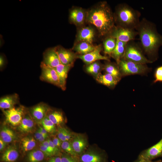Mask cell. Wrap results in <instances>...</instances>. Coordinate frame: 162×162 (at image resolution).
Segmentation results:
<instances>
[{
  "label": "cell",
  "instance_id": "cell-1",
  "mask_svg": "<svg viewBox=\"0 0 162 162\" xmlns=\"http://www.w3.org/2000/svg\"><path fill=\"white\" fill-rule=\"evenodd\" d=\"M136 30L140 46L153 62L157 59L159 48L162 46V35L158 32L154 24L145 18L140 20Z\"/></svg>",
  "mask_w": 162,
  "mask_h": 162
},
{
  "label": "cell",
  "instance_id": "cell-2",
  "mask_svg": "<svg viewBox=\"0 0 162 162\" xmlns=\"http://www.w3.org/2000/svg\"><path fill=\"white\" fill-rule=\"evenodd\" d=\"M86 20L96 28L100 36L105 37L116 26L114 13L105 1L100 2L88 11Z\"/></svg>",
  "mask_w": 162,
  "mask_h": 162
},
{
  "label": "cell",
  "instance_id": "cell-3",
  "mask_svg": "<svg viewBox=\"0 0 162 162\" xmlns=\"http://www.w3.org/2000/svg\"><path fill=\"white\" fill-rule=\"evenodd\" d=\"M114 16L116 26L136 30L140 21L141 13L127 4L122 3L116 7Z\"/></svg>",
  "mask_w": 162,
  "mask_h": 162
},
{
  "label": "cell",
  "instance_id": "cell-4",
  "mask_svg": "<svg viewBox=\"0 0 162 162\" xmlns=\"http://www.w3.org/2000/svg\"><path fill=\"white\" fill-rule=\"evenodd\" d=\"M122 58L142 64L152 63L145 56L139 44H137L133 40L127 43L124 53Z\"/></svg>",
  "mask_w": 162,
  "mask_h": 162
},
{
  "label": "cell",
  "instance_id": "cell-5",
  "mask_svg": "<svg viewBox=\"0 0 162 162\" xmlns=\"http://www.w3.org/2000/svg\"><path fill=\"white\" fill-rule=\"evenodd\" d=\"M122 76L132 75H144L151 70L146 64L136 63L122 59L118 64Z\"/></svg>",
  "mask_w": 162,
  "mask_h": 162
},
{
  "label": "cell",
  "instance_id": "cell-6",
  "mask_svg": "<svg viewBox=\"0 0 162 162\" xmlns=\"http://www.w3.org/2000/svg\"><path fill=\"white\" fill-rule=\"evenodd\" d=\"M79 162H107V158L103 151L95 146L88 147L78 157Z\"/></svg>",
  "mask_w": 162,
  "mask_h": 162
},
{
  "label": "cell",
  "instance_id": "cell-7",
  "mask_svg": "<svg viewBox=\"0 0 162 162\" xmlns=\"http://www.w3.org/2000/svg\"><path fill=\"white\" fill-rule=\"evenodd\" d=\"M2 110L6 122L13 126L20 125L26 112L25 107L22 106Z\"/></svg>",
  "mask_w": 162,
  "mask_h": 162
},
{
  "label": "cell",
  "instance_id": "cell-8",
  "mask_svg": "<svg viewBox=\"0 0 162 162\" xmlns=\"http://www.w3.org/2000/svg\"><path fill=\"white\" fill-rule=\"evenodd\" d=\"M137 35V32L135 29L116 26L109 36L118 40L128 43L134 40Z\"/></svg>",
  "mask_w": 162,
  "mask_h": 162
},
{
  "label": "cell",
  "instance_id": "cell-9",
  "mask_svg": "<svg viewBox=\"0 0 162 162\" xmlns=\"http://www.w3.org/2000/svg\"><path fill=\"white\" fill-rule=\"evenodd\" d=\"M40 67L41 73L40 80L60 88L58 76L54 68L46 65L43 62L41 63Z\"/></svg>",
  "mask_w": 162,
  "mask_h": 162
},
{
  "label": "cell",
  "instance_id": "cell-10",
  "mask_svg": "<svg viewBox=\"0 0 162 162\" xmlns=\"http://www.w3.org/2000/svg\"><path fill=\"white\" fill-rule=\"evenodd\" d=\"M74 150L78 157L88 147V141L86 135L81 133H75L70 141Z\"/></svg>",
  "mask_w": 162,
  "mask_h": 162
},
{
  "label": "cell",
  "instance_id": "cell-11",
  "mask_svg": "<svg viewBox=\"0 0 162 162\" xmlns=\"http://www.w3.org/2000/svg\"><path fill=\"white\" fill-rule=\"evenodd\" d=\"M159 157H162V137L156 144L141 152L138 158L152 161Z\"/></svg>",
  "mask_w": 162,
  "mask_h": 162
},
{
  "label": "cell",
  "instance_id": "cell-12",
  "mask_svg": "<svg viewBox=\"0 0 162 162\" xmlns=\"http://www.w3.org/2000/svg\"><path fill=\"white\" fill-rule=\"evenodd\" d=\"M102 50L101 45L96 46L95 49L92 51L84 55L77 56V58L82 60L87 65L100 60L110 61L109 57L103 56L100 54Z\"/></svg>",
  "mask_w": 162,
  "mask_h": 162
},
{
  "label": "cell",
  "instance_id": "cell-13",
  "mask_svg": "<svg viewBox=\"0 0 162 162\" xmlns=\"http://www.w3.org/2000/svg\"><path fill=\"white\" fill-rule=\"evenodd\" d=\"M61 64L65 65H73L77 56L71 50L61 46L55 47Z\"/></svg>",
  "mask_w": 162,
  "mask_h": 162
},
{
  "label": "cell",
  "instance_id": "cell-14",
  "mask_svg": "<svg viewBox=\"0 0 162 162\" xmlns=\"http://www.w3.org/2000/svg\"><path fill=\"white\" fill-rule=\"evenodd\" d=\"M50 109L47 105L42 102L32 107L29 112L34 120L40 122L46 116Z\"/></svg>",
  "mask_w": 162,
  "mask_h": 162
},
{
  "label": "cell",
  "instance_id": "cell-15",
  "mask_svg": "<svg viewBox=\"0 0 162 162\" xmlns=\"http://www.w3.org/2000/svg\"><path fill=\"white\" fill-rule=\"evenodd\" d=\"M46 65L54 68L61 64L55 47L47 49L43 53L42 61Z\"/></svg>",
  "mask_w": 162,
  "mask_h": 162
},
{
  "label": "cell",
  "instance_id": "cell-16",
  "mask_svg": "<svg viewBox=\"0 0 162 162\" xmlns=\"http://www.w3.org/2000/svg\"><path fill=\"white\" fill-rule=\"evenodd\" d=\"M86 13L81 8H75L70 13L69 19L71 22L77 26L83 25L86 19Z\"/></svg>",
  "mask_w": 162,
  "mask_h": 162
},
{
  "label": "cell",
  "instance_id": "cell-17",
  "mask_svg": "<svg viewBox=\"0 0 162 162\" xmlns=\"http://www.w3.org/2000/svg\"><path fill=\"white\" fill-rule=\"evenodd\" d=\"M73 65H65L60 64L54 68L58 76L60 88L63 90L66 89V79L68 73Z\"/></svg>",
  "mask_w": 162,
  "mask_h": 162
},
{
  "label": "cell",
  "instance_id": "cell-18",
  "mask_svg": "<svg viewBox=\"0 0 162 162\" xmlns=\"http://www.w3.org/2000/svg\"><path fill=\"white\" fill-rule=\"evenodd\" d=\"M34 126V120L29 112L26 111L20 124L18 126V130L22 133H28L32 130Z\"/></svg>",
  "mask_w": 162,
  "mask_h": 162
},
{
  "label": "cell",
  "instance_id": "cell-19",
  "mask_svg": "<svg viewBox=\"0 0 162 162\" xmlns=\"http://www.w3.org/2000/svg\"><path fill=\"white\" fill-rule=\"evenodd\" d=\"M94 32L90 27H85L81 28L78 32L76 40L78 42L86 41L92 44L94 38Z\"/></svg>",
  "mask_w": 162,
  "mask_h": 162
},
{
  "label": "cell",
  "instance_id": "cell-20",
  "mask_svg": "<svg viewBox=\"0 0 162 162\" xmlns=\"http://www.w3.org/2000/svg\"><path fill=\"white\" fill-rule=\"evenodd\" d=\"M19 156L18 150L16 147L10 146L5 150L1 158L2 162H15Z\"/></svg>",
  "mask_w": 162,
  "mask_h": 162
},
{
  "label": "cell",
  "instance_id": "cell-21",
  "mask_svg": "<svg viewBox=\"0 0 162 162\" xmlns=\"http://www.w3.org/2000/svg\"><path fill=\"white\" fill-rule=\"evenodd\" d=\"M19 95L16 94L2 97L0 99V108L2 110L12 108L19 102Z\"/></svg>",
  "mask_w": 162,
  "mask_h": 162
},
{
  "label": "cell",
  "instance_id": "cell-22",
  "mask_svg": "<svg viewBox=\"0 0 162 162\" xmlns=\"http://www.w3.org/2000/svg\"><path fill=\"white\" fill-rule=\"evenodd\" d=\"M127 43L116 40V46L110 56L116 60L117 65L123 56Z\"/></svg>",
  "mask_w": 162,
  "mask_h": 162
},
{
  "label": "cell",
  "instance_id": "cell-23",
  "mask_svg": "<svg viewBox=\"0 0 162 162\" xmlns=\"http://www.w3.org/2000/svg\"><path fill=\"white\" fill-rule=\"evenodd\" d=\"M0 135V138L6 143L13 142L18 139L16 133L6 126H3L2 127Z\"/></svg>",
  "mask_w": 162,
  "mask_h": 162
},
{
  "label": "cell",
  "instance_id": "cell-24",
  "mask_svg": "<svg viewBox=\"0 0 162 162\" xmlns=\"http://www.w3.org/2000/svg\"><path fill=\"white\" fill-rule=\"evenodd\" d=\"M95 79L99 83L110 88L114 87L118 82L113 76L106 73L104 74L101 73Z\"/></svg>",
  "mask_w": 162,
  "mask_h": 162
},
{
  "label": "cell",
  "instance_id": "cell-25",
  "mask_svg": "<svg viewBox=\"0 0 162 162\" xmlns=\"http://www.w3.org/2000/svg\"><path fill=\"white\" fill-rule=\"evenodd\" d=\"M96 47L86 42L80 41L75 45L74 50L80 55H84L92 51Z\"/></svg>",
  "mask_w": 162,
  "mask_h": 162
},
{
  "label": "cell",
  "instance_id": "cell-26",
  "mask_svg": "<svg viewBox=\"0 0 162 162\" xmlns=\"http://www.w3.org/2000/svg\"><path fill=\"white\" fill-rule=\"evenodd\" d=\"M104 70L106 73L113 76L118 82L121 79L122 76L117 64L108 62L104 65Z\"/></svg>",
  "mask_w": 162,
  "mask_h": 162
},
{
  "label": "cell",
  "instance_id": "cell-27",
  "mask_svg": "<svg viewBox=\"0 0 162 162\" xmlns=\"http://www.w3.org/2000/svg\"><path fill=\"white\" fill-rule=\"evenodd\" d=\"M46 116L55 125L63 123L64 118L62 112L59 110L50 109Z\"/></svg>",
  "mask_w": 162,
  "mask_h": 162
},
{
  "label": "cell",
  "instance_id": "cell-28",
  "mask_svg": "<svg viewBox=\"0 0 162 162\" xmlns=\"http://www.w3.org/2000/svg\"><path fill=\"white\" fill-rule=\"evenodd\" d=\"M104 65L99 62L96 61L87 65L86 68V71L93 76L95 79L101 74V72L104 69Z\"/></svg>",
  "mask_w": 162,
  "mask_h": 162
},
{
  "label": "cell",
  "instance_id": "cell-29",
  "mask_svg": "<svg viewBox=\"0 0 162 162\" xmlns=\"http://www.w3.org/2000/svg\"><path fill=\"white\" fill-rule=\"evenodd\" d=\"M36 142L34 138L31 136H26L21 140V147L24 152L32 151L36 146Z\"/></svg>",
  "mask_w": 162,
  "mask_h": 162
},
{
  "label": "cell",
  "instance_id": "cell-30",
  "mask_svg": "<svg viewBox=\"0 0 162 162\" xmlns=\"http://www.w3.org/2000/svg\"><path fill=\"white\" fill-rule=\"evenodd\" d=\"M116 39L108 36L105 38L103 42L104 52L106 55L110 56L116 45Z\"/></svg>",
  "mask_w": 162,
  "mask_h": 162
},
{
  "label": "cell",
  "instance_id": "cell-31",
  "mask_svg": "<svg viewBox=\"0 0 162 162\" xmlns=\"http://www.w3.org/2000/svg\"><path fill=\"white\" fill-rule=\"evenodd\" d=\"M45 155L40 149H36L29 151L26 157L28 162H41L44 159Z\"/></svg>",
  "mask_w": 162,
  "mask_h": 162
},
{
  "label": "cell",
  "instance_id": "cell-32",
  "mask_svg": "<svg viewBox=\"0 0 162 162\" xmlns=\"http://www.w3.org/2000/svg\"><path fill=\"white\" fill-rule=\"evenodd\" d=\"M42 127L48 133H53L56 131L55 125L51 121L48 117L46 116L40 122Z\"/></svg>",
  "mask_w": 162,
  "mask_h": 162
},
{
  "label": "cell",
  "instance_id": "cell-33",
  "mask_svg": "<svg viewBox=\"0 0 162 162\" xmlns=\"http://www.w3.org/2000/svg\"><path fill=\"white\" fill-rule=\"evenodd\" d=\"M61 147L66 153L76 157H78L75 153L70 141L62 142Z\"/></svg>",
  "mask_w": 162,
  "mask_h": 162
},
{
  "label": "cell",
  "instance_id": "cell-34",
  "mask_svg": "<svg viewBox=\"0 0 162 162\" xmlns=\"http://www.w3.org/2000/svg\"><path fill=\"white\" fill-rule=\"evenodd\" d=\"M154 80L153 83L162 82V65L158 67L155 70L154 74Z\"/></svg>",
  "mask_w": 162,
  "mask_h": 162
},
{
  "label": "cell",
  "instance_id": "cell-35",
  "mask_svg": "<svg viewBox=\"0 0 162 162\" xmlns=\"http://www.w3.org/2000/svg\"><path fill=\"white\" fill-rule=\"evenodd\" d=\"M62 162H79L78 157L73 156L66 153L61 156Z\"/></svg>",
  "mask_w": 162,
  "mask_h": 162
},
{
  "label": "cell",
  "instance_id": "cell-36",
  "mask_svg": "<svg viewBox=\"0 0 162 162\" xmlns=\"http://www.w3.org/2000/svg\"><path fill=\"white\" fill-rule=\"evenodd\" d=\"M68 129L64 127H59L57 131L58 137L62 142L66 141V136Z\"/></svg>",
  "mask_w": 162,
  "mask_h": 162
},
{
  "label": "cell",
  "instance_id": "cell-37",
  "mask_svg": "<svg viewBox=\"0 0 162 162\" xmlns=\"http://www.w3.org/2000/svg\"><path fill=\"white\" fill-rule=\"evenodd\" d=\"M39 148L46 157L49 158L52 157L46 148L41 144L39 146Z\"/></svg>",
  "mask_w": 162,
  "mask_h": 162
},
{
  "label": "cell",
  "instance_id": "cell-38",
  "mask_svg": "<svg viewBox=\"0 0 162 162\" xmlns=\"http://www.w3.org/2000/svg\"><path fill=\"white\" fill-rule=\"evenodd\" d=\"M47 162H62L61 156L59 155L52 156L50 157Z\"/></svg>",
  "mask_w": 162,
  "mask_h": 162
},
{
  "label": "cell",
  "instance_id": "cell-39",
  "mask_svg": "<svg viewBox=\"0 0 162 162\" xmlns=\"http://www.w3.org/2000/svg\"><path fill=\"white\" fill-rule=\"evenodd\" d=\"M52 141L53 144L57 148L61 147L62 141L58 137H54Z\"/></svg>",
  "mask_w": 162,
  "mask_h": 162
},
{
  "label": "cell",
  "instance_id": "cell-40",
  "mask_svg": "<svg viewBox=\"0 0 162 162\" xmlns=\"http://www.w3.org/2000/svg\"><path fill=\"white\" fill-rule=\"evenodd\" d=\"M5 62L4 57L2 54H1L0 56V68L1 69H2L4 67Z\"/></svg>",
  "mask_w": 162,
  "mask_h": 162
},
{
  "label": "cell",
  "instance_id": "cell-41",
  "mask_svg": "<svg viewBox=\"0 0 162 162\" xmlns=\"http://www.w3.org/2000/svg\"><path fill=\"white\" fill-rule=\"evenodd\" d=\"M43 135L38 129L34 134V137L36 139L38 140Z\"/></svg>",
  "mask_w": 162,
  "mask_h": 162
},
{
  "label": "cell",
  "instance_id": "cell-42",
  "mask_svg": "<svg viewBox=\"0 0 162 162\" xmlns=\"http://www.w3.org/2000/svg\"><path fill=\"white\" fill-rule=\"evenodd\" d=\"M6 143L0 138V151H2L5 148Z\"/></svg>",
  "mask_w": 162,
  "mask_h": 162
},
{
  "label": "cell",
  "instance_id": "cell-43",
  "mask_svg": "<svg viewBox=\"0 0 162 162\" xmlns=\"http://www.w3.org/2000/svg\"><path fill=\"white\" fill-rule=\"evenodd\" d=\"M38 129L43 135L48 136V132L43 127L40 126Z\"/></svg>",
  "mask_w": 162,
  "mask_h": 162
},
{
  "label": "cell",
  "instance_id": "cell-44",
  "mask_svg": "<svg viewBox=\"0 0 162 162\" xmlns=\"http://www.w3.org/2000/svg\"><path fill=\"white\" fill-rule=\"evenodd\" d=\"M134 162H156L144 159L138 158L137 160H135Z\"/></svg>",
  "mask_w": 162,
  "mask_h": 162
},
{
  "label": "cell",
  "instance_id": "cell-45",
  "mask_svg": "<svg viewBox=\"0 0 162 162\" xmlns=\"http://www.w3.org/2000/svg\"><path fill=\"white\" fill-rule=\"evenodd\" d=\"M48 136L45 135H43L38 140V141L42 143L45 140H46V139L47 138Z\"/></svg>",
  "mask_w": 162,
  "mask_h": 162
},
{
  "label": "cell",
  "instance_id": "cell-46",
  "mask_svg": "<svg viewBox=\"0 0 162 162\" xmlns=\"http://www.w3.org/2000/svg\"><path fill=\"white\" fill-rule=\"evenodd\" d=\"M156 162H162V160H159L158 161H156Z\"/></svg>",
  "mask_w": 162,
  "mask_h": 162
}]
</instances>
